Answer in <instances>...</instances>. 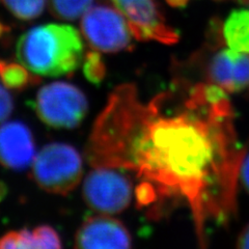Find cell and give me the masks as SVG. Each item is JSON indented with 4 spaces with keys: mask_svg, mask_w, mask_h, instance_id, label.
<instances>
[{
    "mask_svg": "<svg viewBox=\"0 0 249 249\" xmlns=\"http://www.w3.org/2000/svg\"><path fill=\"white\" fill-rule=\"evenodd\" d=\"M16 18L29 21L37 18L46 5V0H0Z\"/></svg>",
    "mask_w": 249,
    "mask_h": 249,
    "instance_id": "cell-14",
    "label": "cell"
},
{
    "mask_svg": "<svg viewBox=\"0 0 249 249\" xmlns=\"http://www.w3.org/2000/svg\"><path fill=\"white\" fill-rule=\"evenodd\" d=\"M36 142L26 124L12 121L0 124V164L7 169L23 170L33 164Z\"/></svg>",
    "mask_w": 249,
    "mask_h": 249,
    "instance_id": "cell-10",
    "label": "cell"
},
{
    "mask_svg": "<svg viewBox=\"0 0 249 249\" xmlns=\"http://www.w3.org/2000/svg\"><path fill=\"white\" fill-rule=\"evenodd\" d=\"M81 30L93 50L115 53L130 48L131 30L124 15L110 6L89 7L81 19Z\"/></svg>",
    "mask_w": 249,
    "mask_h": 249,
    "instance_id": "cell-6",
    "label": "cell"
},
{
    "mask_svg": "<svg viewBox=\"0 0 249 249\" xmlns=\"http://www.w3.org/2000/svg\"><path fill=\"white\" fill-rule=\"evenodd\" d=\"M0 248H22L20 230L7 231L0 237Z\"/></svg>",
    "mask_w": 249,
    "mask_h": 249,
    "instance_id": "cell-18",
    "label": "cell"
},
{
    "mask_svg": "<svg viewBox=\"0 0 249 249\" xmlns=\"http://www.w3.org/2000/svg\"><path fill=\"white\" fill-rule=\"evenodd\" d=\"M16 57L37 76L71 75L83 61V44L73 26L50 23L23 34L16 46Z\"/></svg>",
    "mask_w": 249,
    "mask_h": 249,
    "instance_id": "cell-2",
    "label": "cell"
},
{
    "mask_svg": "<svg viewBox=\"0 0 249 249\" xmlns=\"http://www.w3.org/2000/svg\"><path fill=\"white\" fill-rule=\"evenodd\" d=\"M227 91L209 82L176 79L147 102L134 84L116 88L85 147L92 167L122 170L137 182V208L153 220L189 210L198 244L211 224L237 215L241 163L235 113Z\"/></svg>",
    "mask_w": 249,
    "mask_h": 249,
    "instance_id": "cell-1",
    "label": "cell"
},
{
    "mask_svg": "<svg viewBox=\"0 0 249 249\" xmlns=\"http://www.w3.org/2000/svg\"><path fill=\"white\" fill-rule=\"evenodd\" d=\"M6 33H9V27L5 26L1 22H0V38H1Z\"/></svg>",
    "mask_w": 249,
    "mask_h": 249,
    "instance_id": "cell-22",
    "label": "cell"
},
{
    "mask_svg": "<svg viewBox=\"0 0 249 249\" xmlns=\"http://www.w3.org/2000/svg\"><path fill=\"white\" fill-rule=\"evenodd\" d=\"M34 248H61L62 243L58 232L50 225H38L31 231Z\"/></svg>",
    "mask_w": 249,
    "mask_h": 249,
    "instance_id": "cell-16",
    "label": "cell"
},
{
    "mask_svg": "<svg viewBox=\"0 0 249 249\" xmlns=\"http://www.w3.org/2000/svg\"><path fill=\"white\" fill-rule=\"evenodd\" d=\"M83 74L93 84H99L103 81L106 75V67L98 52L89 51L85 54L83 57Z\"/></svg>",
    "mask_w": 249,
    "mask_h": 249,
    "instance_id": "cell-15",
    "label": "cell"
},
{
    "mask_svg": "<svg viewBox=\"0 0 249 249\" xmlns=\"http://www.w3.org/2000/svg\"><path fill=\"white\" fill-rule=\"evenodd\" d=\"M132 178L122 170L93 167L83 183V199L91 210L102 214H119L134 196Z\"/></svg>",
    "mask_w": 249,
    "mask_h": 249,
    "instance_id": "cell-5",
    "label": "cell"
},
{
    "mask_svg": "<svg viewBox=\"0 0 249 249\" xmlns=\"http://www.w3.org/2000/svg\"><path fill=\"white\" fill-rule=\"evenodd\" d=\"M207 82L227 92L249 90V53L220 49L211 55L205 66Z\"/></svg>",
    "mask_w": 249,
    "mask_h": 249,
    "instance_id": "cell-8",
    "label": "cell"
},
{
    "mask_svg": "<svg viewBox=\"0 0 249 249\" xmlns=\"http://www.w3.org/2000/svg\"><path fill=\"white\" fill-rule=\"evenodd\" d=\"M240 178L245 189L249 192V154L244 156L240 167Z\"/></svg>",
    "mask_w": 249,
    "mask_h": 249,
    "instance_id": "cell-19",
    "label": "cell"
},
{
    "mask_svg": "<svg viewBox=\"0 0 249 249\" xmlns=\"http://www.w3.org/2000/svg\"><path fill=\"white\" fill-rule=\"evenodd\" d=\"M237 247L249 249V223L240 232V235L237 239Z\"/></svg>",
    "mask_w": 249,
    "mask_h": 249,
    "instance_id": "cell-20",
    "label": "cell"
},
{
    "mask_svg": "<svg viewBox=\"0 0 249 249\" xmlns=\"http://www.w3.org/2000/svg\"><path fill=\"white\" fill-rule=\"evenodd\" d=\"M167 3L174 7H183L187 3H188L189 0H166Z\"/></svg>",
    "mask_w": 249,
    "mask_h": 249,
    "instance_id": "cell-21",
    "label": "cell"
},
{
    "mask_svg": "<svg viewBox=\"0 0 249 249\" xmlns=\"http://www.w3.org/2000/svg\"><path fill=\"white\" fill-rule=\"evenodd\" d=\"M126 18L131 34L138 41L173 45L178 34L164 20L154 0H111Z\"/></svg>",
    "mask_w": 249,
    "mask_h": 249,
    "instance_id": "cell-7",
    "label": "cell"
},
{
    "mask_svg": "<svg viewBox=\"0 0 249 249\" xmlns=\"http://www.w3.org/2000/svg\"><path fill=\"white\" fill-rule=\"evenodd\" d=\"M223 36L229 48L249 53V10L230 14L223 26Z\"/></svg>",
    "mask_w": 249,
    "mask_h": 249,
    "instance_id": "cell-11",
    "label": "cell"
},
{
    "mask_svg": "<svg viewBox=\"0 0 249 249\" xmlns=\"http://www.w3.org/2000/svg\"><path fill=\"white\" fill-rule=\"evenodd\" d=\"M132 246L128 229L119 219L107 214L85 218L75 235V247L84 249L122 248Z\"/></svg>",
    "mask_w": 249,
    "mask_h": 249,
    "instance_id": "cell-9",
    "label": "cell"
},
{
    "mask_svg": "<svg viewBox=\"0 0 249 249\" xmlns=\"http://www.w3.org/2000/svg\"><path fill=\"white\" fill-rule=\"evenodd\" d=\"M31 107L41 122L54 129L79 126L89 111L84 92L68 82H52L38 89Z\"/></svg>",
    "mask_w": 249,
    "mask_h": 249,
    "instance_id": "cell-4",
    "label": "cell"
},
{
    "mask_svg": "<svg viewBox=\"0 0 249 249\" xmlns=\"http://www.w3.org/2000/svg\"><path fill=\"white\" fill-rule=\"evenodd\" d=\"M30 175L44 191L68 196L79 185L82 178V157L71 144L48 143L36 155Z\"/></svg>",
    "mask_w": 249,
    "mask_h": 249,
    "instance_id": "cell-3",
    "label": "cell"
},
{
    "mask_svg": "<svg viewBox=\"0 0 249 249\" xmlns=\"http://www.w3.org/2000/svg\"><path fill=\"white\" fill-rule=\"evenodd\" d=\"M92 0H50L51 13L56 18L72 21L85 14Z\"/></svg>",
    "mask_w": 249,
    "mask_h": 249,
    "instance_id": "cell-13",
    "label": "cell"
},
{
    "mask_svg": "<svg viewBox=\"0 0 249 249\" xmlns=\"http://www.w3.org/2000/svg\"><path fill=\"white\" fill-rule=\"evenodd\" d=\"M0 82L13 91H22L41 82V78L21 62L0 58Z\"/></svg>",
    "mask_w": 249,
    "mask_h": 249,
    "instance_id": "cell-12",
    "label": "cell"
},
{
    "mask_svg": "<svg viewBox=\"0 0 249 249\" xmlns=\"http://www.w3.org/2000/svg\"><path fill=\"white\" fill-rule=\"evenodd\" d=\"M14 111V99L10 89L0 82V124L10 118Z\"/></svg>",
    "mask_w": 249,
    "mask_h": 249,
    "instance_id": "cell-17",
    "label": "cell"
}]
</instances>
